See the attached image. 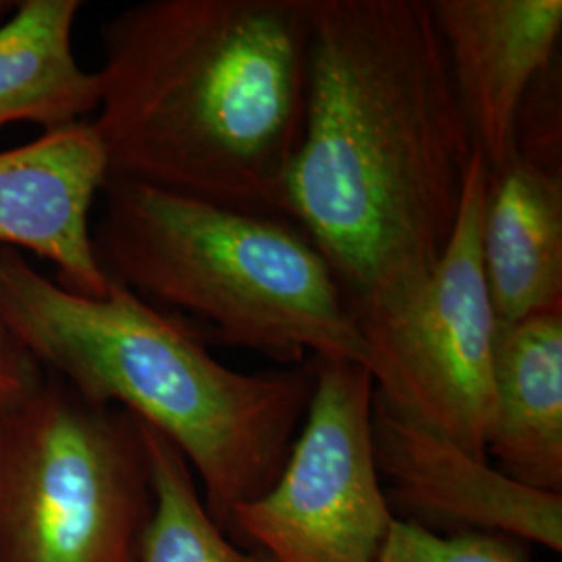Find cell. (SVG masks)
Returning a JSON list of instances; mask_svg holds the SVG:
<instances>
[{"mask_svg":"<svg viewBox=\"0 0 562 562\" xmlns=\"http://www.w3.org/2000/svg\"><path fill=\"white\" fill-rule=\"evenodd\" d=\"M308 99L288 220L355 317L408 299L454 232L475 155L429 0H306Z\"/></svg>","mask_w":562,"mask_h":562,"instance_id":"6da1fadb","label":"cell"},{"mask_svg":"<svg viewBox=\"0 0 562 562\" xmlns=\"http://www.w3.org/2000/svg\"><path fill=\"white\" fill-rule=\"evenodd\" d=\"M101 38L92 127L109 176L288 220L308 99L306 0H146Z\"/></svg>","mask_w":562,"mask_h":562,"instance_id":"7a4b0ae2","label":"cell"},{"mask_svg":"<svg viewBox=\"0 0 562 562\" xmlns=\"http://www.w3.org/2000/svg\"><path fill=\"white\" fill-rule=\"evenodd\" d=\"M0 319L44 371L173 443L225 533L241 504L280 477L315 387L313 359L267 373L229 369L132 290L113 281L102 299L74 294L13 248H0Z\"/></svg>","mask_w":562,"mask_h":562,"instance_id":"3957f363","label":"cell"},{"mask_svg":"<svg viewBox=\"0 0 562 562\" xmlns=\"http://www.w3.org/2000/svg\"><path fill=\"white\" fill-rule=\"evenodd\" d=\"M102 196L92 241L115 283L199 317L227 346L294 364L364 367L355 311L296 223L113 176Z\"/></svg>","mask_w":562,"mask_h":562,"instance_id":"277c9868","label":"cell"},{"mask_svg":"<svg viewBox=\"0 0 562 562\" xmlns=\"http://www.w3.org/2000/svg\"><path fill=\"white\" fill-rule=\"evenodd\" d=\"M153 501L132 413L48 371L0 413V562H140Z\"/></svg>","mask_w":562,"mask_h":562,"instance_id":"5b68a950","label":"cell"},{"mask_svg":"<svg viewBox=\"0 0 562 562\" xmlns=\"http://www.w3.org/2000/svg\"><path fill=\"white\" fill-rule=\"evenodd\" d=\"M487 178L490 167L475 150L436 269L408 299L357 317L375 392L477 459H487L498 329L482 265Z\"/></svg>","mask_w":562,"mask_h":562,"instance_id":"8992f818","label":"cell"},{"mask_svg":"<svg viewBox=\"0 0 562 562\" xmlns=\"http://www.w3.org/2000/svg\"><path fill=\"white\" fill-rule=\"evenodd\" d=\"M315 387L273 485L232 515L227 533L273 562H378L396 519L375 462L371 373L313 359Z\"/></svg>","mask_w":562,"mask_h":562,"instance_id":"52a82bcc","label":"cell"},{"mask_svg":"<svg viewBox=\"0 0 562 562\" xmlns=\"http://www.w3.org/2000/svg\"><path fill=\"white\" fill-rule=\"evenodd\" d=\"M371 436L385 494L423 521L562 550V494L510 480L373 394Z\"/></svg>","mask_w":562,"mask_h":562,"instance_id":"ba28073f","label":"cell"},{"mask_svg":"<svg viewBox=\"0 0 562 562\" xmlns=\"http://www.w3.org/2000/svg\"><path fill=\"white\" fill-rule=\"evenodd\" d=\"M464 120L490 169L515 157L531 86L554 65L561 0H429Z\"/></svg>","mask_w":562,"mask_h":562,"instance_id":"9c48e42d","label":"cell"},{"mask_svg":"<svg viewBox=\"0 0 562 562\" xmlns=\"http://www.w3.org/2000/svg\"><path fill=\"white\" fill-rule=\"evenodd\" d=\"M109 178L92 123L44 132L0 153V248H23L55 262L60 288L102 299L113 280L99 262L90 211Z\"/></svg>","mask_w":562,"mask_h":562,"instance_id":"30bf717a","label":"cell"},{"mask_svg":"<svg viewBox=\"0 0 562 562\" xmlns=\"http://www.w3.org/2000/svg\"><path fill=\"white\" fill-rule=\"evenodd\" d=\"M482 265L498 325L562 311V171L521 155L490 169Z\"/></svg>","mask_w":562,"mask_h":562,"instance_id":"8fae6325","label":"cell"},{"mask_svg":"<svg viewBox=\"0 0 562 562\" xmlns=\"http://www.w3.org/2000/svg\"><path fill=\"white\" fill-rule=\"evenodd\" d=\"M485 452L510 480L562 494V311L498 325Z\"/></svg>","mask_w":562,"mask_h":562,"instance_id":"7c38bea8","label":"cell"},{"mask_svg":"<svg viewBox=\"0 0 562 562\" xmlns=\"http://www.w3.org/2000/svg\"><path fill=\"white\" fill-rule=\"evenodd\" d=\"M80 0H21L0 23V127L32 121L44 132L99 111V74L74 53Z\"/></svg>","mask_w":562,"mask_h":562,"instance_id":"4fadbf2b","label":"cell"},{"mask_svg":"<svg viewBox=\"0 0 562 562\" xmlns=\"http://www.w3.org/2000/svg\"><path fill=\"white\" fill-rule=\"evenodd\" d=\"M142 427L155 501L142 538L140 562H273L262 550H241L227 540L180 450L153 427Z\"/></svg>","mask_w":562,"mask_h":562,"instance_id":"5bb4252c","label":"cell"},{"mask_svg":"<svg viewBox=\"0 0 562 562\" xmlns=\"http://www.w3.org/2000/svg\"><path fill=\"white\" fill-rule=\"evenodd\" d=\"M378 562H527L513 538L483 531L436 533L422 522L394 519Z\"/></svg>","mask_w":562,"mask_h":562,"instance_id":"9a60e30c","label":"cell"},{"mask_svg":"<svg viewBox=\"0 0 562 562\" xmlns=\"http://www.w3.org/2000/svg\"><path fill=\"white\" fill-rule=\"evenodd\" d=\"M42 375L44 369L0 319V413L21 401Z\"/></svg>","mask_w":562,"mask_h":562,"instance_id":"2e32d148","label":"cell"},{"mask_svg":"<svg viewBox=\"0 0 562 562\" xmlns=\"http://www.w3.org/2000/svg\"><path fill=\"white\" fill-rule=\"evenodd\" d=\"M15 7H18V2H13V0H0V23L13 13Z\"/></svg>","mask_w":562,"mask_h":562,"instance_id":"e0dca14e","label":"cell"}]
</instances>
